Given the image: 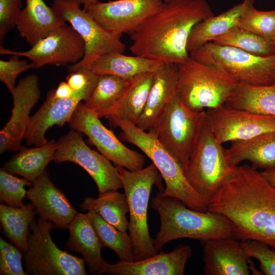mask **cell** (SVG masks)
<instances>
[{
	"label": "cell",
	"mask_w": 275,
	"mask_h": 275,
	"mask_svg": "<svg viewBox=\"0 0 275 275\" xmlns=\"http://www.w3.org/2000/svg\"><path fill=\"white\" fill-rule=\"evenodd\" d=\"M207 211L233 223V237L262 242L275 250V187L257 169L235 166L210 199Z\"/></svg>",
	"instance_id": "1"
},
{
	"label": "cell",
	"mask_w": 275,
	"mask_h": 275,
	"mask_svg": "<svg viewBox=\"0 0 275 275\" xmlns=\"http://www.w3.org/2000/svg\"><path fill=\"white\" fill-rule=\"evenodd\" d=\"M214 15L206 0H170L129 34L133 55L177 64L189 57L187 44L193 27Z\"/></svg>",
	"instance_id": "2"
},
{
	"label": "cell",
	"mask_w": 275,
	"mask_h": 275,
	"mask_svg": "<svg viewBox=\"0 0 275 275\" xmlns=\"http://www.w3.org/2000/svg\"><path fill=\"white\" fill-rule=\"evenodd\" d=\"M151 208L160 217L159 232L153 239L157 252L167 242L182 238L207 241L233 237L234 226L225 216L188 207L181 201L158 193L152 199Z\"/></svg>",
	"instance_id": "3"
},
{
	"label": "cell",
	"mask_w": 275,
	"mask_h": 275,
	"mask_svg": "<svg viewBox=\"0 0 275 275\" xmlns=\"http://www.w3.org/2000/svg\"><path fill=\"white\" fill-rule=\"evenodd\" d=\"M108 119L113 126L121 129V139L139 148L156 166L166 185L161 194L177 199L192 209L207 211V202L192 187L182 167L161 144L153 131L147 132L117 118Z\"/></svg>",
	"instance_id": "4"
},
{
	"label": "cell",
	"mask_w": 275,
	"mask_h": 275,
	"mask_svg": "<svg viewBox=\"0 0 275 275\" xmlns=\"http://www.w3.org/2000/svg\"><path fill=\"white\" fill-rule=\"evenodd\" d=\"M129 207L130 219L128 230L131 239L135 261L156 255L154 241L150 235L147 212L151 189L157 186L159 193L163 188L162 177L152 163L140 170L131 171L117 166Z\"/></svg>",
	"instance_id": "5"
},
{
	"label": "cell",
	"mask_w": 275,
	"mask_h": 275,
	"mask_svg": "<svg viewBox=\"0 0 275 275\" xmlns=\"http://www.w3.org/2000/svg\"><path fill=\"white\" fill-rule=\"evenodd\" d=\"M176 65L179 77V97L184 105L195 112L226 104L239 84L190 56Z\"/></svg>",
	"instance_id": "6"
},
{
	"label": "cell",
	"mask_w": 275,
	"mask_h": 275,
	"mask_svg": "<svg viewBox=\"0 0 275 275\" xmlns=\"http://www.w3.org/2000/svg\"><path fill=\"white\" fill-rule=\"evenodd\" d=\"M189 54L239 83L256 86L275 83V56H258L213 42L192 50Z\"/></svg>",
	"instance_id": "7"
},
{
	"label": "cell",
	"mask_w": 275,
	"mask_h": 275,
	"mask_svg": "<svg viewBox=\"0 0 275 275\" xmlns=\"http://www.w3.org/2000/svg\"><path fill=\"white\" fill-rule=\"evenodd\" d=\"M50 221L40 217L30 225L26 250L23 253L24 269L27 274L86 275L83 258L59 249L53 241Z\"/></svg>",
	"instance_id": "8"
},
{
	"label": "cell",
	"mask_w": 275,
	"mask_h": 275,
	"mask_svg": "<svg viewBox=\"0 0 275 275\" xmlns=\"http://www.w3.org/2000/svg\"><path fill=\"white\" fill-rule=\"evenodd\" d=\"M206 116L205 110L195 112L189 109L178 95L150 130L183 168L199 141Z\"/></svg>",
	"instance_id": "9"
},
{
	"label": "cell",
	"mask_w": 275,
	"mask_h": 275,
	"mask_svg": "<svg viewBox=\"0 0 275 275\" xmlns=\"http://www.w3.org/2000/svg\"><path fill=\"white\" fill-rule=\"evenodd\" d=\"M222 145L214 137L206 119L199 141L182 168L189 183L207 204L235 167L228 161Z\"/></svg>",
	"instance_id": "10"
},
{
	"label": "cell",
	"mask_w": 275,
	"mask_h": 275,
	"mask_svg": "<svg viewBox=\"0 0 275 275\" xmlns=\"http://www.w3.org/2000/svg\"><path fill=\"white\" fill-rule=\"evenodd\" d=\"M51 8L79 35L85 44L83 58L68 67L71 72L80 67L89 68L99 57L111 52L123 53L126 48L122 35L108 32L74 0H53Z\"/></svg>",
	"instance_id": "11"
},
{
	"label": "cell",
	"mask_w": 275,
	"mask_h": 275,
	"mask_svg": "<svg viewBox=\"0 0 275 275\" xmlns=\"http://www.w3.org/2000/svg\"><path fill=\"white\" fill-rule=\"evenodd\" d=\"M52 160L57 163L70 161L85 170L96 183L99 193L123 188L119 172L101 153L91 149L81 132L74 129L60 138Z\"/></svg>",
	"instance_id": "12"
},
{
	"label": "cell",
	"mask_w": 275,
	"mask_h": 275,
	"mask_svg": "<svg viewBox=\"0 0 275 275\" xmlns=\"http://www.w3.org/2000/svg\"><path fill=\"white\" fill-rule=\"evenodd\" d=\"M68 123L72 129L85 133L100 153L117 166L131 171L144 168L145 157L125 146L84 103L78 104Z\"/></svg>",
	"instance_id": "13"
},
{
	"label": "cell",
	"mask_w": 275,
	"mask_h": 275,
	"mask_svg": "<svg viewBox=\"0 0 275 275\" xmlns=\"http://www.w3.org/2000/svg\"><path fill=\"white\" fill-rule=\"evenodd\" d=\"M1 54H15L31 61L32 68H39L45 65H65L80 61L85 52L82 39L69 24L54 30L38 41L29 50L10 51L1 46Z\"/></svg>",
	"instance_id": "14"
},
{
	"label": "cell",
	"mask_w": 275,
	"mask_h": 275,
	"mask_svg": "<svg viewBox=\"0 0 275 275\" xmlns=\"http://www.w3.org/2000/svg\"><path fill=\"white\" fill-rule=\"evenodd\" d=\"M206 114L211 132L222 144L275 131V117L235 108L227 104L207 109Z\"/></svg>",
	"instance_id": "15"
},
{
	"label": "cell",
	"mask_w": 275,
	"mask_h": 275,
	"mask_svg": "<svg viewBox=\"0 0 275 275\" xmlns=\"http://www.w3.org/2000/svg\"><path fill=\"white\" fill-rule=\"evenodd\" d=\"M163 2L162 0L98 1L83 9L108 32L129 35L157 12Z\"/></svg>",
	"instance_id": "16"
},
{
	"label": "cell",
	"mask_w": 275,
	"mask_h": 275,
	"mask_svg": "<svg viewBox=\"0 0 275 275\" xmlns=\"http://www.w3.org/2000/svg\"><path fill=\"white\" fill-rule=\"evenodd\" d=\"M13 107L10 119L0 132V153L19 151L30 119V113L40 97L39 79L35 74L20 79L11 93Z\"/></svg>",
	"instance_id": "17"
},
{
	"label": "cell",
	"mask_w": 275,
	"mask_h": 275,
	"mask_svg": "<svg viewBox=\"0 0 275 275\" xmlns=\"http://www.w3.org/2000/svg\"><path fill=\"white\" fill-rule=\"evenodd\" d=\"M96 85L74 91L70 97L65 99H56L53 90L49 91L42 106L30 117L24 135L26 144L36 147L46 144L45 134L47 129L53 125L63 126L68 123L77 106L89 97Z\"/></svg>",
	"instance_id": "18"
},
{
	"label": "cell",
	"mask_w": 275,
	"mask_h": 275,
	"mask_svg": "<svg viewBox=\"0 0 275 275\" xmlns=\"http://www.w3.org/2000/svg\"><path fill=\"white\" fill-rule=\"evenodd\" d=\"M192 249L187 244L178 245L169 253L159 254L132 262L119 261L111 264L104 261L97 274L115 275H183Z\"/></svg>",
	"instance_id": "19"
},
{
	"label": "cell",
	"mask_w": 275,
	"mask_h": 275,
	"mask_svg": "<svg viewBox=\"0 0 275 275\" xmlns=\"http://www.w3.org/2000/svg\"><path fill=\"white\" fill-rule=\"evenodd\" d=\"M37 214L51 222L55 228L68 229L77 213L64 193L54 185L46 170L26 191Z\"/></svg>",
	"instance_id": "20"
},
{
	"label": "cell",
	"mask_w": 275,
	"mask_h": 275,
	"mask_svg": "<svg viewBox=\"0 0 275 275\" xmlns=\"http://www.w3.org/2000/svg\"><path fill=\"white\" fill-rule=\"evenodd\" d=\"M179 77L176 64L164 63L153 73L144 109L136 126L149 131L160 119L178 95Z\"/></svg>",
	"instance_id": "21"
},
{
	"label": "cell",
	"mask_w": 275,
	"mask_h": 275,
	"mask_svg": "<svg viewBox=\"0 0 275 275\" xmlns=\"http://www.w3.org/2000/svg\"><path fill=\"white\" fill-rule=\"evenodd\" d=\"M203 254L206 275L250 274V257L241 242L234 237L205 241Z\"/></svg>",
	"instance_id": "22"
},
{
	"label": "cell",
	"mask_w": 275,
	"mask_h": 275,
	"mask_svg": "<svg viewBox=\"0 0 275 275\" xmlns=\"http://www.w3.org/2000/svg\"><path fill=\"white\" fill-rule=\"evenodd\" d=\"M66 22L43 0H26L16 28L19 35L32 47Z\"/></svg>",
	"instance_id": "23"
},
{
	"label": "cell",
	"mask_w": 275,
	"mask_h": 275,
	"mask_svg": "<svg viewBox=\"0 0 275 275\" xmlns=\"http://www.w3.org/2000/svg\"><path fill=\"white\" fill-rule=\"evenodd\" d=\"M68 229L69 236L65 250L80 254L89 271L97 274L104 262L101 254L103 246L87 213L77 212Z\"/></svg>",
	"instance_id": "24"
},
{
	"label": "cell",
	"mask_w": 275,
	"mask_h": 275,
	"mask_svg": "<svg viewBox=\"0 0 275 275\" xmlns=\"http://www.w3.org/2000/svg\"><path fill=\"white\" fill-rule=\"evenodd\" d=\"M229 162L237 166L248 161L255 169L264 170L275 168V131L264 133L249 139L231 142L225 148Z\"/></svg>",
	"instance_id": "25"
},
{
	"label": "cell",
	"mask_w": 275,
	"mask_h": 275,
	"mask_svg": "<svg viewBox=\"0 0 275 275\" xmlns=\"http://www.w3.org/2000/svg\"><path fill=\"white\" fill-rule=\"evenodd\" d=\"M164 64L160 61L135 55L111 52L99 57L89 68L99 76L109 75L129 80L141 74L154 73Z\"/></svg>",
	"instance_id": "26"
},
{
	"label": "cell",
	"mask_w": 275,
	"mask_h": 275,
	"mask_svg": "<svg viewBox=\"0 0 275 275\" xmlns=\"http://www.w3.org/2000/svg\"><path fill=\"white\" fill-rule=\"evenodd\" d=\"M250 1L243 0L216 16H211L197 23L188 37L187 49L189 53L238 26L240 16Z\"/></svg>",
	"instance_id": "27"
},
{
	"label": "cell",
	"mask_w": 275,
	"mask_h": 275,
	"mask_svg": "<svg viewBox=\"0 0 275 275\" xmlns=\"http://www.w3.org/2000/svg\"><path fill=\"white\" fill-rule=\"evenodd\" d=\"M57 146V142L54 140L35 148H28L22 146L17 154L3 164L2 168L33 183L45 171L48 163L52 160Z\"/></svg>",
	"instance_id": "28"
},
{
	"label": "cell",
	"mask_w": 275,
	"mask_h": 275,
	"mask_svg": "<svg viewBox=\"0 0 275 275\" xmlns=\"http://www.w3.org/2000/svg\"><path fill=\"white\" fill-rule=\"evenodd\" d=\"M153 73H147L128 80L117 105L107 118H115L134 125L144 109Z\"/></svg>",
	"instance_id": "29"
},
{
	"label": "cell",
	"mask_w": 275,
	"mask_h": 275,
	"mask_svg": "<svg viewBox=\"0 0 275 275\" xmlns=\"http://www.w3.org/2000/svg\"><path fill=\"white\" fill-rule=\"evenodd\" d=\"M84 211L93 210L102 218L122 232H126L129 222L126 213L129 207L126 195L116 189L99 193L98 198L88 196L79 205Z\"/></svg>",
	"instance_id": "30"
},
{
	"label": "cell",
	"mask_w": 275,
	"mask_h": 275,
	"mask_svg": "<svg viewBox=\"0 0 275 275\" xmlns=\"http://www.w3.org/2000/svg\"><path fill=\"white\" fill-rule=\"evenodd\" d=\"M226 104L256 114L275 117V83L265 86L239 83Z\"/></svg>",
	"instance_id": "31"
},
{
	"label": "cell",
	"mask_w": 275,
	"mask_h": 275,
	"mask_svg": "<svg viewBox=\"0 0 275 275\" xmlns=\"http://www.w3.org/2000/svg\"><path fill=\"white\" fill-rule=\"evenodd\" d=\"M37 212L31 202L20 207L1 203L0 222L3 234L23 253L26 250L30 225Z\"/></svg>",
	"instance_id": "32"
},
{
	"label": "cell",
	"mask_w": 275,
	"mask_h": 275,
	"mask_svg": "<svg viewBox=\"0 0 275 275\" xmlns=\"http://www.w3.org/2000/svg\"><path fill=\"white\" fill-rule=\"evenodd\" d=\"M128 81L113 75L99 76L96 86L84 104L99 118H107L119 101Z\"/></svg>",
	"instance_id": "33"
},
{
	"label": "cell",
	"mask_w": 275,
	"mask_h": 275,
	"mask_svg": "<svg viewBox=\"0 0 275 275\" xmlns=\"http://www.w3.org/2000/svg\"><path fill=\"white\" fill-rule=\"evenodd\" d=\"M87 214L103 247L114 251L120 261H135L129 234L119 231L93 210L88 211Z\"/></svg>",
	"instance_id": "34"
},
{
	"label": "cell",
	"mask_w": 275,
	"mask_h": 275,
	"mask_svg": "<svg viewBox=\"0 0 275 275\" xmlns=\"http://www.w3.org/2000/svg\"><path fill=\"white\" fill-rule=\"evenodd\" d=\"M212 42L234 47L258 56H275V47L272 43L238 26L232 28Z\"/></svg>",
	"instance_id": "35"
},
{
	"label": "cell",
	"mask_w": 275,
	"mask_h": 275,
	"mask_svg": "<svg viewBox=\"0 0 275 275\" xmlns=\"http://www.w3.org/2000/svg\"><path fill=\"white\" fill-rule=\"evenodd\" d=\"M251 0L240 16L238 26L259 36L273 44L275 41V9L261 11Z\"/></svg>",
	"instance_id": "36"
},
{
	"label": "cell",
	"mask_w": 275,
	"mask_h": 275,
	"mask_svg": "<svg viewBox=\"0 0 275 275\" xmlns=\"http://www.w3.org/2000/svg\"><path fill=\"white\" fill-rule=\"evenodd\" d=\"M33 183L24 178L14 176L3 168L0 170V202L12 207H20L24 204L23 200L26 198L27 190Z\"/></svg>",
	"instance_id": "37"
},
{
	"label": "cell",
	"mask_w": 275,
	"mask_h": 275,
	"mask_svg": "<svg viewBox=\"0 0 275 275\" xmlns=\"http://www.w3.org/2000/svg\"><path fill=\"white\" fill-rule=\"evenodd\" d=\"M23 252L15 244L0 237V274L27 275L22 266Z\"/></svg>",
	"instance_id": "38"
},
{
	"label": "cell",
	"mask_w": 275,
	"mask_h": 275,
	"mask_svg": "<svg viewBox=\"0 0 275 275\" xmlns=\"http://www.w3.org/2000/svg\"><path fill=\"white\" fill-rule=\"evenodd\" d=\"M240 242L248 256L259 261L263 274L275 275V250L257 240L249 239Z\"/></svg>",
	"instance_id": "39"
},
{
	"label": "cell",
	"mask_w": 275,
	"mask_h": 275,
	"mask_svg": "<svg viewBox=\"0 0 275 275\" xmlns=\"http://www.w3.org/2000/svg\"><path fill=\"white\" fill-rule=\"evenodd\" d=\"M22 0H0V41L2 44L8 33L16 26L21 13Z\"/></svg>",
	"instance_id": "40"
},
{
	"label": "cell",
	"mask_w": 275,
	"mask_h": 275,
	"mask_svg": "<svg viewBox=\"0 0 275 275\" xmlns=\"http://www.w3.org/2000/svg\"><path fill=\"white\" fill-rule=\"evenodd\" d=\"M31 69V63L18 59V56L13 54L9 60H0V79L11 93L15 87V80L22 72Z\"/></svg>",
	"instance_id": "41"
},
{
	"label": "cell",
	"mask_w": 275,
	"mask_h": 275,
	"mask_svg": "<svg viewBox=\"0 0 275 275\" xmlns=\"http://www.w3.org/2000/svg\"><path fill=\"white\" fill-rule=\"evenodd\" d=\"M99 77L89 68L80 67L70 72L66 79L72 89L76 91L90 86L96 85Z\"/></svg>",
	"instance_id": "42"
},
{
	"label": "cell",
	"mask_w": 275,
	"mask_h": 275,
	"mask_svg": "<svg viewBox=\"0 0 275 275\" xmlns=\"http://www.w3.org/2000/svg\"><path fill=\"white\" fill-rule=\"evenodd\" d=\"M74 93V91L67 81H62L53 89V97L56 99H65L70 97Z\"/></svg>",
	"instance_id": "43"
},
{
	"label": "cell",
	"mask_w": 275,
	"mask_h": 275,
	"mask_svg": "<svg viewBox=\"0 0 275 275\" xmlns=\"http://www.w3.org/2000/svg\"><path fill=\"white\" fill-rule=\"evenodd\" d=\"M262 176L273 187H275V168L264 170L260 172Z\"/></svg>",
	"instance_id": "44"
},
{
	"label": "cell",
	"mask_w": 275,
	"mask_h": 275,
	"mask_svg": "<svg viewBox=\"0 0 275 275\" xmlns=\"http://www.w3.org/2000/svg\"><path fill=\"white\" fill-rule=\"evenodd\" d=\"M79 5H82L84 8L88 7L91 5L97 2L99 0H74Z\"/></svg>",
	"instance_id": "45"
},
{
	"label": "cell",
	"mask_w": 275,
	"mask_h": 275,
	"mask_svg": "<svg viewBox=\"0 0 275 275\" xmlns=\"http://www.w3.org/2000/svg\"><path fill=\"white\" fill-rule=\"evenodd\" d=\"M163 2H168V1H169L170 0H162Z\"/></svg>",
	"instance_id": "46"
},
{
	"label": "cell",
	"mask_w": 275,
	"mask_h": 275,
	"mask_svg": "<svg viewBox=\"0 0 275 275\" xmlns=\"http://www.w3.org/2000/svg\"><path fill=\"white\" fill-rule=\"evenodd\" d=\"M273 44H274V47H275V41H274V42L273 43Z\"/></svg>",
	"instance_id": "47"
}]
</instances>
